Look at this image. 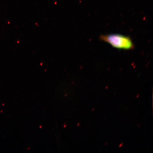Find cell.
Listing matches in <instances>:
<instances>
[{
	"mask_svg": "<svg viewBox=\"0 0 153 153\" xmlns=\"http://www.w3.org/2000/svg\"><path fill=\"white\" fill-rule=\"evenodd\" d=\"M100 39L118 49L131 50L134 47L131 38L122 34H111L102 35L100 36Z\"/></svg>",
	"mask_w": 153,
	"mask_h": 153,
	"instance_id": "obj_1",
	"label": "cell"
}]
</instances>
